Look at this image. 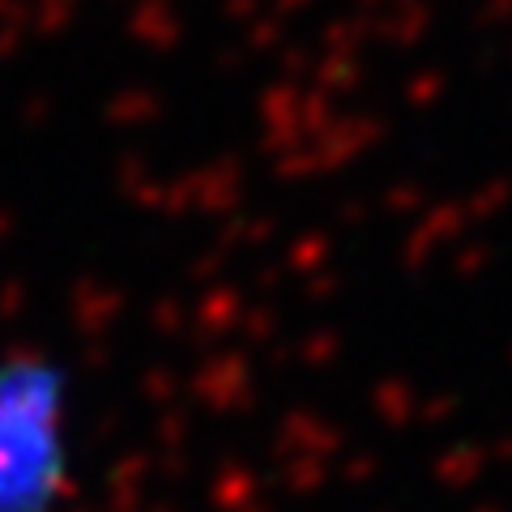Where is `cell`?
Returning <instances> with one entry per match:
<instances>
[{"label": "cell", "mask_w": 512, "mask_h": 512, "mask_svg": "<svg viewBox=\"0 0 512 512\" xmlns=\"http://www.w3.org/2000/svg\"><path fill=\"white\" fill-rule=\"evenodd\" d=\"M82 483V393L43 346H0V512H64Z\"/></svg>", "instance_id": "1"}]
</instances>
